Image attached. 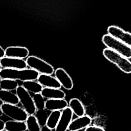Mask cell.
<instances>
[{
    "label": "cell",
    "mask_w": 131,
    "mask_h": 131,
    "mask_svg": "<svg viewBox=\"0 0 131 131\" xmlns=\"http://www.w3.org/2000/svg\"><path fill=\"white\" fill-rule=\"evenodd\" d=\"M92 121V118L88 115L78 117L71 122L68 130L69 131H79L86 128L90 125Z\"/></svg>",
    "instance_id": "cell-12"
},
{
    "label": "cell",
    "mask_w": 131,
    "mask_h": 131,
    "mask_svg": "<svg viewBox=\"0 0 131 131\" xmlns=\"http://www.w3.org/2000/svg\"><path fill=\"white\" fill-rule=\"evenodd\" d=\"M19 86L17 80L10 79H2L0 82V88L1 90L11 91L16 90Z\"/></svg>",
    "instance_id": "cell-21"
},
{
    "label": "cell",
    "mask_w": 131,
    "mask_h": 131,
    "mask_svg": "<svg viewBox=\"0 0 131 131\" xmlns=\"http://www.w3.org/2000/svg\"><path fill=\"white\" fill-rule=\"evenodd\" d=\"M3 115V113L2 112V108H1V107L0 105V117H2Z\"/></svg>",
    "instance_id": "cell-29"
},
{
    "label": "cell",
    "mask_w": 131,
    "mask_h": 131,
    "mask_svg": "<svg viewBox=\"0 0 131 131\" xmlns=\"http://www.w3.org/2000/svg\"><path fill=\"white\" fill-rule=\"evenodd\" d=\"M5 56L19 59L27 58L29 54L28 48L21 46H9L5 50Z\"/></svg>",
    "instance_id": "cell-11"
},
{
    "label": "cell",
    "mask_w": 131,
    "mask_h": 131,
    "mask_svg": "<svg viewBox=\"0 0 131 131\" xmlns=\"http://www.w3.org/2000/svg\"><path fill=\"white\" fill-rule=\"evenodd\" d=\"M2 78H1V77L0 76V82H1V80H2Z\"/></svg>",
    "instance_id": "cell-31"
},
{
    "label": "cell",
    "mask_w": 131,
    "mask_h": 131,
    "mask_svg": "<svg viewBox=\"0 0 131 131\" xmlns=\"http://www.w3.org/2000/svg\"><path fill=\"white\" fill-rule=\"evenodd\" d=\"M39 73L32 69H13L3 68L0 71V76L2 79L18 80L22 82L29 80H35Z\"/></svg>",
    "instance_id": "cell-1"
},
{
    "label": "cell",
    "mask_w": 131,
    "mask_h": 131,
    "mask_svg": "<svg viewBox=\"0 0 131 131\" xmlns=\"http://www.w3.org/2000/svg\"><path fill=\"white\" fill-rule=\"evenodd\" d=\"M25 122L28 131H41V127L34 115H29Z\"/></svg>",
    "instance_id": "cell-22"
},
{
    "label": "cell",
    "mask_w": 131,
    "mask_h": 131,
    "mask_svg": "<svg viewBox=\"0 0 131 131\" xmlns=\"http://www.w3.org/2000/svg\"><path fill=\"white\" fill-rule=\"evenodd\" d=\"M32 98L37 110L45 109L46 101L41 93L34 94Z\"/></svg>",
    "instance_id": "cell-24"
},
{
    "label": "cell",
    "mask_w": 131,
    "mask_h": 131,
    "mask_svg": "<svg viewBox=\"0 0 131 131\" xmlns=\"http://www.w3.org/2000/svg\"><path fill=\"white\" fill-rule=\"evenodd\" d=\"M4 129L7 131H26L27 127L26 122L12 120L5 122Z\"/></svg>",
    "instance_id": "cell-18"
},
{
    "label": "cell",
    "mask_w": 131,
    "mask_h": 131,
    "mask_svg": "<svg viewBox=\"0 0 131 131\" xmlns=\"http://www.w3.org/2000/svg\"><path fill=\"white\" fill-rule=\"evenodd\" d=\"M1 107L3 114L12 120L25 122L29 116L23 108L16 105L3 103Z\"/></svg>",
    "instance_id": "cell-6"
},
{
    "label": "cell",
    "mask_w": 131,
    "mask_h": 131,
    "mask_svg": "<svg viewBox=\"0 0 131 131\" xmlns=\"http://www.w3.org/2000/svg\"><path fill=\"white\" fill-rule=\"evenodd\" d=\"M37 81L45 88L60 89L61 85L57 79L51 75L39 74Z\"/></svg>",
    "instance_id": "cell-13"
},
{
    "label": "cell",
    "mask_w": 131,
    "mask_h": 131,
    "mask_svg": "<svg viewBox=\"0 0 131 131\" xmlns=\"http://www.w3.org/2000/svg\"><path fill=\"white\" fill-rule=\"evenodd\" d=\"M26 61L28 67L40 74L52 75L55 71L54 67L51 64L35 56H28Z\"/></svg>",
    "instance_id": "cell-4"
},
{
    "label": "cell",
    "mask_w": 131,
    "mask_h": 131,
    "mask_svg": "<svg viewBox=\"0 0 131 131\" xmlns=\"http://www.w3.org/2000/svg\"><path fill=\"white\" fill-rule=\"evenodd\" d=\"M102 41L107 48L110 49L124 57L131 58V47L114 38L111 35L104 34L102 37Z\"/></svg>",
    "instance_id": "cell-2"
},
{
    "label": "cell",
    "mask_w": 131,
    "mask_h": 131,
    "mask_svg": "<svg viewBox=\"0 0 131 131\" xmlns=\"http://www.w3.org/2000/svg\"><path fill=\"white\" fill-rule=\"evenodd\" d=\"M5 56V50L0 46V59Z\"/></svg>",
    "instance_id": "cell-26"
},
{
    "label": "cell",
    "mask_w": 131,
    "mask_h": 131,
    "mask_svg": "<svg viewBox=\"0 0 131 131\" xmlns=\"http://www.w3.org/2000/svg\"><path fill=\"white\" fill-rule=\"evenodd\" d=\"M5 128V122L0 119V131L4 129Z\"/></svg>",
    "instance_id": "cell-27"
},
{
    "label": "cell",
    "mask_w": 131,
    "mask_h": 131,
    "mask_svg": "<svg viewBox=\"0 0 131 131\" xmlns=\"http://www.w3.org/2000/svg\"><path fill=\"white\" fill-rule=\"evenodd\" d=\"M40 93L44 98L47 99H61L66 97V93L60 89L44 88Z\"/></svg>",
    "instance_id": "cell-15"
},
{
    "label": "cell",
    "mask_w": 131,
    "mask_h": 131,
    "mask_svg": "<svg viewBox=\"0 0 131 131\" xmlns=\"http://www.w3.org/2000/svg\"><path fill=\"white\" fill-rule=\"evenodd\" d=\"M69 103L64 99H47L45 102V109L49 111H60L68 107Z\"/></svg>",
    "instance_id": "cell-14"
},
{
    "label": "cell",
    "mask_w": 131,
    "mask_h": 131,
    "mask_svg": "<svg viewBox=\"0 0 131 131\" xmlns=\"http://www.w3.org/2000/svg\"><path fill=\"white\" fill-rule=\"evenodd\" d=\"M15 91L23 108L29 115H34L37 109L29 92L21 85L18 86Z\"/></svg>",
    "instance_id": "cell-5"
},
{
    "label": "cell",
    "mask_w": 131,
    "mask_h": 131,
    "mask_svg": "<svg viewBox=\"0 0 131 131\" xmlns=\"http://www.w3.org/2000/svg\"><path fill=\"white\" fill-rule=\"evenodd\" d=\"M84 131H105V129L100 126L96 125H89L85 128Z\"/></svg>",
    "instance_id": "cell-25"
},
{
    "label": "cell",
    "mask_w": 131,
    "mask_h": 131,
    "mask_svg": "<svg viewBox=\"0 0 131 131\" xmlns=\"http://www.w3.org/2000/svg\"><path fill=\"white\" fill-rule=\"evenodd\" d=\"M0 63L2 68L13 69H25L27 68L26 60L23 59L8 57L5 56L0 59Z\"/></svg>",
    "instance_id": "cell-8"
},
{
    "label": "cell",
    "mask_w": 131,
    "mask_h": 131,
    "mask_svg": "<svg viewBox=\"0 0 131 131\" xmlns=\"http://www.w3.org/2000/svg\"><path fill=\"white\" fill-rule=\"evenodd\" d=\"M69 107L72 110L73 114L77 117L85 115V111L82 103L77 98H72L69 102Z\"/></svg>",
    "instance_id": "cell-17"
},
{
    "label": "cell",
    "mask_w": 131,
    "mask_h": 131,
    "mask_svg": "<svg viewBox=\"0 0 131 131\" xmlns=\"http://www.w3.org/2000/svg\"><path fill=\"white\" fill-rule=\"evenodd\" d=\"M73 116V112L69 106L62 110L58 124L55 128V131H67L72 121Z\"/></svg>",
    "instance_id": "cell-9"
},
{
    "label": "cell",
    "mask_w": 131,
    "mask_h": 131,
    "mask_svg": "<svg viewBox=\"0 0 131 131\" xmlns=\"http://www.w3.org/2000/svg\"><path fill=\"white\" fill-rule=\"evenodd\" d=\"M108 34L131 47V33L116 26H110L107 28Z\"/></svg>",
    "instance_id": "cell-7"
},
{
    "label": "cell",
    "mask_w": 131,
    "mask_h": 131,
    "mask_svg": "<svg viewBox=\"0 0 131 131\" xmlns=\"http://www.w3.org/2000/svg\"><path fill=\"white\" fill-rule=\"evenodd\" d=\"M21 86L28 92L33 94L40 93L43 89V86L38 81H35V80L24 81L22 82Z\"/></svg>",
    "instance_id": "cell-19"
},
{
    "label": "cell",
    "mask_w": 131,
    "mask_h": 131,
    "mask_svg": "<svg viewBox=\"0 0 131 131\" xmlns=\"http://www.w3.org/2000/svg\"><path fill=\"white\" fill-rule=\"evenodd\" d=\"M55 77L59 82L61 85L67 90H70L73 88V82L72 78L62 68H57L54 71Z\"/></svg>",
    "instance_id": "cell-10"
},
{
    "label": "cell",
    "mask_w": 131,
    "mask_h": 131,
    "mask_svg": "<svg viewBox=\"0 0 131 131\" xmlns=\"http://www.w3.org/2000/svg\"><path fill=\"white\" fill-rule=\"evenodd\" d=\"M41 131H52V129L49 128L47 126H45L41 127Z\"/></svg>",
    "instance_id": "cell-28"
},
{
    "label": "cell",
    "mask_w": 131,
    "mask_h": 131,
    "mask_svg": "<svg viewBox=\"0 0 131 131\" xmlns=\"http://www.w3.org/2000/svg\"><path fill=\"white\" fill-rule=\"evenodd\" d=\"M1 131H7V130H5V129H3V130H1Z\"/></svg>",
    "instance_id": "cell-32"
},
{
    "label": "cell",
    "mask_w": 131,
    "mask_h": 131,
    "mask_svg": "<svg viewBox=\"0 0 131 131\" xmlns=\"http://www.w3.org/2000/svg\"><path fill=\"white\" fill-rule=\"evenodd\" d=\"M103 55L106 59L115 64L124 73H131V61L128 58L107 48L103 50Z\"/></svg>",
    "instance_id": "cell-3"
},
{
    "label": "cell",
    "mask_w": 131,
    "mask_h": 131,
    "mask_svg": "<svg viewBox=\"0 0 131 131\" xmlns=\"http://www.w3.org/2000/svg\"><path fill=\"white\" fill-rule=\"evenodd\" d=\"M61 114L60 111H52L48 116L46 126L51 129H55L58 124Z\"/></svg>",
    "instance_id": "cell-20"
},
{
    "label": "cell",
    "mask_w": 131,
    "mask_h": 131,
    "mask_svg": "<svg viewBox=\"0 0 131 131\" xmlns=\"http://www.w3.org/2000/svg\"><path fill=\"white\" fill-rule=\"evenodd\" d=\"M34 115L36 118L41 127L46 126L49 116L45 108L42 110H37Z\"/></svg>",
    "instance_id": "cell-23"
},
{
    "label": "cell",
    "mask_w": 131,
    "mask_h": 131,
    "mask_svg": "<svg viewBox=\"0 0 131 131\" xmlns=\"http://www.w3.org/2000/svg\"><path fill=\"white\" fill-rule=\"evenodd\" d=\"M3 68H2V66H1V63H0V71H1V70Z\"/></svg>",
    "instance_id": "cell-30"
},
{
    "label": "cell",
    "mask_w": 131,
    "mask_h": 131,
    "mask_svg": "<svg viewBox=\"0 0 131 131\" xmlns=\"http://www.w3.org/2000/svg\"><path fill=\"white\" fill-rule=\"evenodd\" d=\"M0 100L3 103L17 105L19 103V99L16 94L7 90H0Z\"/></svg>",
    "instance_id": "cell-16"
}]
</instances>
